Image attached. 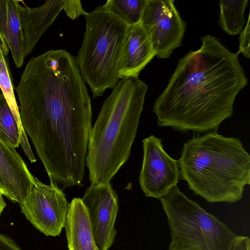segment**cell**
<instances>
[{
  "mask_svg": "<svg viewBox=\"0 0 250 250\" xmlns=\"http://www.w3.org/2000/svg\"><path fill=\"white\" fill-rule=\"evenodd\" d=\"M250 241L249 237L237 236L231 250H250Z\"/></svg>",
  "mask_w": 250,
  "mask_h": 250,
  "instance_id": "cell-23",
  "label": "cell"
},
{
  "mask_svg": "<svg viewBox=\"0 0 250 250\" xmlns=\"http://www.w3.org/2000/svg\"><path fill=\"white\" fill-rule=\"evenodd\" d=\"M26 218L46 236H59L64 227L69 203L58 185H46L36 178L32 189L20 204Z\"/></svg>",
  "mask_w": 250,
  "mask_h": 250,
  "instance_id": "cell-7",
  "label": "cell"
},
{
  "mask_svg": "<svg viewBox=\"0 0 250 250\" xmlns=\"http://www.w3.org/2000/svg\"><path fill=\"white\" fill-rule=\"evenodd\" d=\"M20 145L21 146L24 153L27 156L29 161L31 163L35 162L36 159L32 150L27 134L25 131L22 132L21 134Z\"/></svg>",
  "mask_w": 250,
  "mask_h": 250,
  "instance_id": "cell-22",
  "label": "cell"
},
{
  "mask_svg": "<svg viewBox=\"0 0 250 250\" xmlns=\"http://www.w3.org/2000/svg\"><path fill=\"white\" fill-rule=\"evenodd\" d=\"M0 192L2 194V193H1V190H0Z\"/></svg>",
  "mask_w": 250,
  "mask_h": 250,
  "instance_id": "cell-28",
  "label": "cell"
},
{
  "mask_svg": "<svg viewBox=\"0 0 250 250\" xmlns=\"http://www.w3.org/2000/svg\"><path fill=\"white\" fill-rule=\"evenodd\" d=\"M82 201L88 213L95 245L108 250L115 240V223L119 209L118 196L110 183L86 188Z\"/></svg>",
  "mask_w": 250,
  "mask_h": 250,
  "instance_id": "cell-10",
  "label": "cell"
},
{
  "mask_svg": "<svg viewBox=\"0 0 250 250\" xmlns=\"http://www.w3.org/2000/svg\"><path fill=\"white\" fill-rule=\"evenodd\" d=\"M20 2L16 0H0V41L8 47L18 68L22 66L25 59Z\"/></svg>",
  "mask_w": 250,
  "mask_h": 250,
  "instance_id": "cell-14",
  "label": "cell"
},
{
  "mask_svg": "<svg viewBox=\"0 0 250 250\" xmlns=\"http://www.w3.org/2000/svg\"><path fill=\"white\" fill-rule=\"evenodd\" d=\"M239 37V49L238 54L242 53L243 55L250 58V16L246 27L240 32Z\"/></svg>",
  "mask_w": 250,
  "mask_h": 250,
  "instance_id": "cell-21",
  "label": "cell"
},
{
  "mask_svg": "<svg viewBox=\"0 0 250 250\" xmlns=\"http://www.w3.org/2000/svg\"><path fill=\"white\" fill-rule=\"evenodd\" d=\"M156 56L149 37L141 21L129 25L116 65L119 80L138 77Z\"/></svg>",
  "mask_w": 250,
  "mask_h": 250,
  "instance_id": "cell-12",
  "label": "cell"
},
{
  "mask_svg": "<svg viewBox=\"0 0 250 250\" xmlns=\"http://www.w3.org/2000/svg\"><path fill=\"white\" fill-rule=\"evenodd\" d=\"M169 250H192L190 248H187V249H183V248H171L169 249Z\"/></svg>",
  "mask_w": 250,
  "mask_h": 250,
  "instance_id": "cell-26",
  "label": "cell"
},
{
  "mask_svg": "<svg viewBox=\"0 0 250 250\" xmlns=\"http://www.w3.org/2000/svg\"><path fill=\"white\" fill-rule=\"evenodd\" d=\"M9 49L0 41V88L21 131H24L21 123L19 108L14 94L8 55Z\"/></svg>",
  "mask_w": 250,
  "mask_h": 250,
  "instance_id": "cell-17",
  "label": "cell"
},
{
  "mask_svg": "<svg viewBox=\"0 0 250 250\" xmlns=\"http://www.w3.org/2000/svg\"><path fill=\"white\" fill-rule=\"evenodd\" d=\"M68 17L74 20L80 15L87 14L83 8L80 0H63V9Z\"/></svg>",
  "mask_w": 250,
  "mask_h": 250,
  "instance_id": "cell-20",
  "label": "cell"
},
{
  "mask_svg": "<svg viewBox=\"0 0 250 250\" xmlns=\"http://www.w3.org/2000/svg\"><path fill=\"white\" fill-rule=\"evenodd\" d=\"M63 0H48L42 5L20 7L24 55L26 58L63 9Z\"/></svg>",
  "mask_w": 250,
  "mask_h": 250,
  "instance_id": "cell-13",
  "label": "cell"
},
{
  "mask_svg": "<svg viewBox=\"0 0 250 250\" xmlns=\"http://www.w3.org/2000/svg\"><path fill=\"white\" fill-rule=\"evenodd\" d=\"M23 131H21L4 96L0 94V139L16 148L19 146L21 134Z\"/></svg>",
  "mask_w": 250,
  "mask_h": 250,
  "instance_id": "cell-18",
  "label": "cell"
},
{
  "mask_svg": "<svg viewBox=\"0 0 250 250\" xmlns=\"http://www.w3.org/2000/svg\"><path fill=\"white\" fill-rule=\"evenodd\" d=\"M68 250H96L86 209L82 199L69 203L65 224Z\"/></svg>",
  "mask_w": 250,
  "mask_h": 250,
  "instance_id": "cell-15",
  "label": "cell"
},
{
  "mask_svg": "<svg viewBox=\"0 0 250 250\" xmlns=\"http://www.w3.org/2000/svg\"><path fill=\"white\" fill-rule=\"evenodd\" d=\"M178 62L153 111L159 126L204 133L217 130L233 113L237 95L248 79L238 57L214 37Z\"/></svg>",
  "mask_w": 250,
  "mask_h": 250,
  "instance_id": "cell-2",
  "label": "cell"
},
{
  "mask_svg": "<svg viewBox=\"0 0 250 250\" xmlns=\"http://www.w3.org/2000/svg\"><path fill=\"white\" fill-rule=\"evenodd\" d=\"M159 199L170 230L169 249L231 250L237 235L189 199L177 186Z\"/></svg>",
  "mask_w": 250,
  "mask_h": 250,
  "instance_id": "cell-6",
  "label": "cell"
},
{
  "mask_svg": "<svg viewBox=\"0 0 250 250\" xmlns=\"http://www.w3.org/2000/svg\"><path fill=\"white\" fill-rule=\"evenodd\" d=\"M141 22L158 58H168L181 45L186 24L172 0H147Z\"/></svg>",
  "mask_w": 250,
  "mask_h": 250,
  "instance_id": "cell-8",
  "label": "cell"
},
{
  "mask_svg": "<svg viewBox=\"0 0 250 250\" xmlns=\"http://www.w3.org/2000/svg\"><path fill=\"white\" fill-rule=\"evenodd\" d=\"M15 89L22 126L50 181L82 185L92 114L76 57L58 49L32 58Z\"/></svg>",
  "mask_w": 250,
  "mask_h": 250,
  "instance_id": "cell-1",
  "label": "cell"
},
{
  "mask_svg": "<svg viewBox=\"0 0 250 250\" xmlns=\"http://www.w3.org/2000/svg\"><path fill=\"white\" fill-rule=\"evenodd\" d=\"M2 94V91H1V89H0V94Z\"/></svg>",
  "mask_w": 250,
  "mask_h": 250,
  "instance_id": "cell-27",
  "label": "cell"
},
{
  "mask_svg": "<svg viewBox=\"0 0 250 250\" xmlns=\"http://www.w3.org/2000/svg\"><path fill=\"white\" fill-rule=\"evenodd\" d=\"M144 156L139 184L146 197L160 199L177 186L178 160L165 150L161 139L151 135L143 141Z\"/></svg>",
  "mask_w": 250,
  "mask_h": 250,
  "instance_id": "cell-9",
  "label": "cell"
},
{
  "mask_svg": "<svg viewBox=\"0 0 250 250\" xmlns=\"http://www.w3.org/2000/svg\"><path fill=\"white\" fill-rule=\"evenodd\" d=\"M248 3V0H220L219 23L228 34L236 35L242 30L246 22L244 12Z\"/></svg>",
  "mask_w": 250,
  "mask_h": 250,
  "instance_id": "cell-16",
  "label": "cell"
},
{
  "mask_svg": "<svg viewBox=\"0 0 250 250\" xmlns=\"http://www.w3.org/2000/svg\"><path fill=\"white\" fill-rule=\"evenodd\" d=\"M178 161L182 179L209 203H235L250 184V154L239 139L217 130L188 140Z\"/></svg>",
  "mask_w": 250,
  "mask_h": 250,
  "instance_id": "cell-4",
  "label": "cell"
},
{
  "mask_svg": "<svg viewBox=\"0 0 250 250\" xmlns=\"http://www.w3.org/2000/svg\"><path fill=\"white\" fill-rule=\"evenodd\" d=\"M147 0H108L104 5L128 25L141 21Z\"/></svg>",
  "mask_w": 250,
  "mask_h": 250,
  "instance_id": "cell-19",
  "label": "cell"
},
{
  "mask_svg": "<svg viewBox=\"0 0 250 250\" xmlns=\"http://www.w3.org/2000/svg\"><path fill=\"white\" fill-rule=\"evenodd\" d=\"M96 250H98V249H97Z\"/></svg>",
  "mask_w": 250,
  "mask_h": 250,
  "instance_id": "cell-29",
  "label": "cell"
},
{
  "mask_svg": "<svg viewBox=\"0 0 250 250\" xmlns=\"http://www.w3.org/2000/svg\"><path fill=\"white\" fill-rule=\"evenodd\" d=\"M85 31L76 61L93 98L101 96L120 80L116 65L128 25L104 5L84 16Z\"/></svg>",
  "mask_w": 250,
  "mask_h": 250,
  "instance_id": "cell-5",
  "label": "cell"
},
{
  "mask_svg": "<svg viewBox=\"0 0 250 250\" xmlns=\"http://www.w3.org/2000/svg\"><path fill=\"white\" fill-rule=\"evenodd\" d=\"M147 90L138 77L124 78L103 103L88 136L85 165L91 185L110 183L129 158Z\"/></svg>",
  "mask_w": 250,
  "mask_h": 250,
  "instance_id": "cell-3",
  "label": "cell"
},
{
  "mask_svg": "<svg viewBox=\"0 0 250 250\" xmlns=\"http://www.w3.org/2000/svg\"><path fill=\"white\" fill-rule=\"evenodd\" d=\"M2 194L0 192V216L1 214V212L6 207V203L4 201V200L2 197Z\"/></svg>",
  "mask_w": 250,
  "mask_h": 250,
  "instance_id": "cell-25",
  "label": "cell"
},
{
  "mask_svg": "<svg viewBox=\"0 0 250 250\" xmlns=\"http://www.w3.org/2000/svg\"><path fill=\"white\" fill-rule=\"evenodd\" d=\"M0 250H21L10 238L0 234Z\"/></svg>",
  "mask_w": 250,
  "mask_h": 250,
  "instance_id": "cell-24",
  "label": "cell"
},
{
  "mask_svg": "<svg viewBox=\"0 0 250 250\" xmlns=\"http://www.w3.org/2000/svg\"><path fill=\"white\" fill-rule=\"evenodd\" d=\"M36 178L16 148L0 139V189L2 195L21 204L29 194Z\"/></svg>",
  "mask_w": 250,
  "mask_h": 250,
  "instance_id": "cell-11",
  "label": "cell"
}]
</instances>
